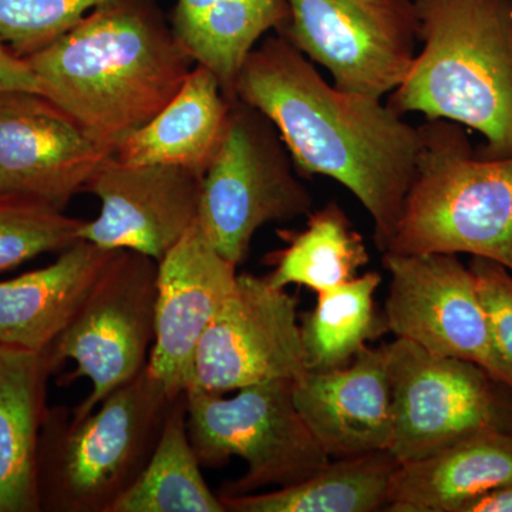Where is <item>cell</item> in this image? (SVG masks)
<instances>
[{"label": "cell", "instance_id": "1", "mask_svg": "<svg viewBox=\"0 0 512 512\" xmlns=\"http://www.w3.org/2000/svg\"><path fill=\"white\" fill-rule=\"evenodd\" d=\"M234 93L274 124L295 168L333 178L355 195L372 217L383 252L416 174L420 128L382 99L326 82L278 33L251 50Z\"/></svg>", "mask_w": 512, "mask_h": 512}, {"label": "cell", "instance_id": "2", "mask_svg": "<svg viewBox=\"0 0 512 512\" xmlns=\"http://www.w3.org/2000/svg\"><path fill=\"white\" fill-rule=\"evenodd\" d=\"M40 94L113 153L170 103L195 67L157 0H110L26 57Z\"/></svg>", "mask_w": 512, "mask_h": 512}, {"label": "cell", "instance_id": "3", "mask_svg": "<svg viewBox=\"0 0 512 512\" xmlns=\"http://www.w3.org/2000/svg\"><path fill=\"white\" fill-rule=\"evenodd\" d=\"M423 49L387 106L473 128L512 157V0H414Z\"/></svg>", "mask_w": 512, "mask_h": 512}, {"label": "cell", "instance_id": "4", "mask_svg": "<svg viewBox=\"0 0 512 512\" xmlns=\"http://www.w3.org/2000/svg\"><path fill=\"white\" fill-rule=\"evenodd\" d=\"M178 396L146 367L79 419L49 407L37 446L40 512H111L143 473Z\"/></svg>", "mask_w": 512, "mask_h": 512}, {"label": "cell", "instance_id": "5", "mask_svg": "<svg viewBox=\"0 0 512 512\" xmlns=\"http://www.w3.org/2000/svg\"><path fill=\"white\" fill-rule=\"evenodd\" d=\"M416 174L383 252L468 254L512 274V157H478L463 126H420Z\"/></svg>", "mask_w": 512, "mask_h": 512}, {"label": "cell", "instance_id": "6", "mask_svg": "<svg viewBox=\"0 0 512 512\" xmlns=\"http://www.w3.org/2000/svg\"><path fill=\"white\" fill-rule=\"evenodd\" d=\"M293 384L271 380L242 387L231 397L198 387L185 390L188 434L201 466H221L234 456L247 466L220 495L288 487L329 463L296 409Z\"/></svg>", "mask_w": 512, "mask_h": 512}, {"label": "cell", "instance_id": "7", "mask_svg": "<svg viewBox=\"0 0 512 512\" xmlns=\"http://www.w3.org/2000/svg\"><path fill=\"white\" fill-rule=\"evenodd\" d=\"M274 124L244 101L232 100L220 146L201 177L198 222L212 245L237 266L259 228L312 212Z\"/></svg>", "mask_w": 512, "mask_h": 512}, {"label": "cell", "instance_id": "8", "mask_svg": "<svg viewBox=\"0 0 512 512\" xmlns=\"http://www.w3.org/2000/svg\"><path fill=\"white\" fill-rule=\"evenodd\" d=\"M393 392L390 453L400 464L491 430H512V389L476 363L387 343Z\"/></svg>", "mask_w": 512, "mask_h": 512}, {"label": "cell", "instance_id": "9", "mask_svg": "<svg viewBox=\"0 0 512 512\" xmlns=\"http://www.w3.org/2000/svg\"><path fill=\"white\" fill-rule=\"evenodd\" d=\"M276 30L333 84L382 99L406 79L416 59L419 19L414 0H286Z\"/></svg>", "mask_w": 512, "mask_h": 512}, {"label": "cell", "instance_id": "10", "mask_svg": "<svg viewBox=\"0 0 512 512\" xmlns=\"http://www.w3.org/2000/svg\"><path fill=\"white\" fill-rule=\"evenodd\" d=\"M157 271L150 256L114 252L69 328L53 343L60 362L76 365L63 382L79 377L92 382V392L72 410L76 419L146 369L156 335Z\"/></svg>", "mask_w": 512, "mask_h": 512}, {"label": "cell", "instance_id": "11", "mask_svg": "<svg viewBox=\"0 0 512 512\" xmlns=\"http://www.w3.org/2000/svg\"><path fill=\"white\" fill-rule=\"evenodd\" d=\"M383 266L390 274L383 318L396 339L476 363L511 387L470 266L453 254L394 252H383Z\"/></svg>", "mask_w": 512, "mask_h": 512}, {"label": "cell", "instance_id": "12", "mask_svg": "<svg viewBox=\"0 0 512 512\" xmlns=\"http://www.w3.org/2000/svg\"><path fill=\"white\" fill-rule=\"evenodd\" d=\"M306 372L298 299L268 276L238 275L234 292L202 335L190 387L225 394L298 380Z\"/></svg>", "mask_w": 512, "mask_h": 512}, {"label": "cell", "instance_id": "13", "mask_svg": "<svg viewBox=\"0 0 512 512\" xmlns=\"http://www.w3.org/2000/svg\"><path fill=\"white\" fill-rule=\"evenodd\" d=\"M84 192L100 201V214L84 221L80 239L160 262L198 220L201 175L174 165L124 164L110 154Z\"/></svg>", "mask_w": 512, "mask_h": 512}, {"label": "cell", "instance_id": "14", "mask_svg": "<svg viewBox=\"0 0 512 512\" xmlns=\"http://www.w3.org/2000/svg\"><path fill=\"white\" fill-rule=\"evenodd\" d=\"M237 268L198 220L158 262L156 335L147 370L173 396L191 386L198 345L234 292Z\"/></svg>", "mask_w": 512, "mask_h": 512}, {"label": "cell", "instance_id": "15", "mask_svg": "<svg viewBox=\"0 0 512 512\" xmlns=\"http://www.w3.org/2000/svg\"><path fill=\"white\" fill-rule=\"evenodd\" d=\"M110 154L42 94L0 90V192L64 210Z\"/></svg>", "mask_w": 512, "mask_h": 512}, {"label": "cell", "instance_id": "16", "mask_svg": "<svg viewBox=\"0 0 512 512\" xmlns=\"http://www.w3.org/2000/svg\"><path fill=\"white\" fill-rule=\"evenodd\" d=\"M293 402L330 458L390 450L394 419L387 345L365 346L340 369L306 372L293 384Z\"/></svg>", "mask_w": 512, "mask_h": 512}, {"label": "cell", "instance_id": "17", "mask_svg": "<svg viewBox=\"0 0 512 512\" xmlns=\"http://www.w3.org/2000/svg\"><path fill=\"white\" fill-rule=\"evenodd\" d=\"M114 252L80 239L45 268L0 282V345L33 352L50 348Z\"/></svg>", "mask_w": 512, "mask_h": 512}, {"label": "cell", "instance_id": "18", "mask_svg": "<svg viewBox=\"0 0 512 512\" xmlns=\"http://www.w3.org/2000/svg\"><path fill=\"white\" fill-rule=\"evenodd\" d=\"M62 366L53 345L40 352L0 345V512H40L37 446L47 386Z\"/></svg>", "mask_w": 512, "mask_h": 512}, {"label": "cell", "instance_id": "19", "mask_svg": "<svg viewBox=\"0 0 512 512\" xmlns=\"http://www.w3.org/2000/svg\"><path fill=\"white\" fill-rule=\"evenodd\" d=\"M512 485V430L474 434L433 456L400 464L387 512H460L480 495Z\"/></svg>", "mask_w": 512, "mask_h": 512}, {"label": "cell", "instance_id": "20", "mask_svg": "<svg viewBox=\"0 0 512 512\" xmlns=\"http://www.w3.org/2000/svg\"><path fill=\"white\" fill-rule=\"evenodd\" d=\"M231 103L215 74L195 64L170 103L124 137L111 156L131 165H174L202 177L220 146Z\"/></svg>", "mask_w": 512, "mask_h": 512}, {"label": "cell", "instance_id": "21", "mask_svg": "<svg viewBox=\"0 0 512 512\" xmlns=\"http://www.w3.org/2000/svg\"><path fill=\"white\" fill-rule=\"evenodd\" d=\"M286 18V0H177L170 23L195 63L210 69L225 96L235 100L245 59Z\"/></svg>", "mask_w": 512, "mask_h": 512}, {"label": "cell", "instance_id": "22", "mask_svg": "<svg viewBox=\"0 0 512 512\" xmlns=\"http://www.w3.org/2000/svg\"><path fill=\"white\" fill-rule=\"evenodd\" d=\"M399 461L389 450L336 458L311 477L265 493L220 495L227 512L384 511Z\"/></svg>", "mask_w": 512, "mask_h": 512}, {"label": "cell", "instance_id": "23", "mask_svg": "<svg viewBox=\"0 0 512 512\" xmlns=\"http://www.w3.org/2000/svg\"><path fill=\"white\" fill-rule=\"evenodd\" d=\"M111 512H227L202 476L188 434L185 392L174 400L143 473Z\"/></svg>", "mask_w": 512, "mask_h": 512}, {"label": "cell", "instance_id": "24", "mask_svg": "<svg viewBox=\"0 0 512 512\" xmlns=\"http://www.w3.org/2000/svg\"><path fill=\"white\" fill-rule=\"evenodd\" d=\"M308 217L302 231L282 234L288 247L271 255L275 269L266 275L269 282L276 288L302 285L316 293L348 284L369 264L365 239L336 202Z\"/></svg>", "mask_w": 512, "mask_h": 512}, {"label": "cell", "instance_id": "25", "mask_svg": "<svg viewBox=\"0 0 512 512\" xmlns=\"http://www.w3.org/2000/svg\"><path fill=\"white\" fill-rule=\"evenodd\" d=\"M382 284L379 272L318 292L315 308L302 316L303 353L308 372H326L348 366L367 342L387 330L377 312L375 295Z\"/></svg>", "mask_w": 512, "mask_h": 512}, {"label": "cell", "instance_id": "26", "mask_svg": "<svg viewBox=\"0 0 512 512\" xmlns=\"http://www.w3.org/2000/svg\"><path fill=\"white\" fill-rule=\"evenodd\" d=\"M83 224L49 202L0 192V272L72 247Z\"/></svg>", "mask_w": 512, "mask_h": 512}, {"label": "cell", "instance_id": "27", "mask_svg": "<svg viewBox=\"0 0 512 512\" xmlns=\"http://www.w3.org/2000/svg\"><path fill=\"white\" fill-rule=\"evenodd\" d=\"M107 2L110 0H0V42L26 59Z\"/></svg>", "mask_w": 512, "mask_h": 512}, {"label": "cell", "instance_id": "28", "mask_svg": "<svg viewBox=\"0 0 512 512\" xmlns=\"http://www.w3.org/2000/svg\"><path fill=\"white\" fill-rule=\"evenodd\" d=\"M471 272L476 278L498 355L511 377L512 387V274L491 259L473 256Z\"/></svg>", "mask_w": 512, "mask_h": 512}, {"label": "cell", "instance_id": "29", "mask_svg": "<svg viewBox=\"0 0 512 512\" xmlns=\"http://www.w3.org/2000/svg\"><path fill=\"white\" fill-rule=\"evenodd\" d=\"M0 90H26L40 94L35 74L25 59H20L0 42Z\"/></svg>", "mask_w": 512, "mask_h": 512}, {"label": "cell", "instance_id": "30", "mask_svg": "<svg viewBox=\"0 0 512 512\" xmlns=\"http://www.w3.org/2000/svg\"><path fill=\"white\" fill-rule=\"evenodd\" d=\"M460 512H512V485L474 498Z\"/></svg>", "mask_w": 512, "mask_h": 512}]
</instances>
